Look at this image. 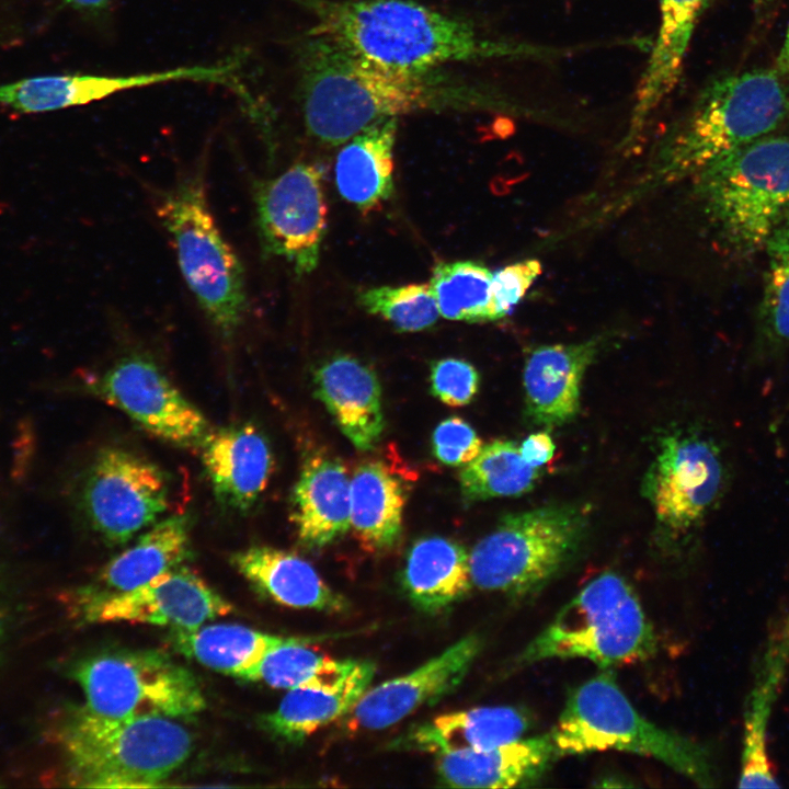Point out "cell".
<instances>
[{
	"mask_svg": "<svg viewBox=\"0 0 789 789\" xmlns=\"http://www.w3.org/2000/svg\"><path fill=\"white\" fill-rule=\"evenodd\" d=\"M297 61L305 125L310 136L330 146L345 144L380 121L464 96L430 72L382 65L327 35L308 34L298 45Z\"/></svg>",
	"mask_w": 789,
	"mask_h": 789,
	"instance_id": "1",
	"label": "cell"
},
{
	"mask_svg": "<svg viewBox=\"0 0 789 789\" xmlns=\"http://www.w3.org/2000/svg\"><path fill=\"white\" fill-rule=\"evenodd\" d=\"M327 35L382 65L430 72L443 65L546 57L553 49L483 36L467 22L412 0H297Z\"/></svg>",
	"mask_w": 789,
	"mask_h": 789,
	"instance_id": "2",
	"label": "cell"
},
{
	"mask_svg": "<svg viewBox=\"0 0 789 789\" xmlns=\"http://www.w3.org/2000/svg\"><path fill=\"white\" fill-rule=\"evenodd\" d=\"M658 638L637 592L615 572L585 584L514 659V668L584 659L602 670L645 660Z\"/></svg>",
	"mask_w": 789,
	"mask_h": 789,
	"instance_id": "3",
	"label": "cell"
},
{
	"mask_svg": "<svg viewBox=\"0 0 789 789\" xmlns=\"http://www.w3.org/2000/svg\"><path fill=\"white\" fill-rule=\"evenodd\" d=\"M776 69H753L712 80L662 148L666 175L699 173L723 156L774 133L789 114Z\"/></svg>",
	"mask_w": 789,
	"mask_h": 789,
	"instance_id": "4",
	"label": "cell"
},
{
	"mask_svg": "<svg viewBox=\"0 0 789 789\" xmlns=\"http://www.w3.org/2000/svg\"><path fill=\"white\" fill-rule=\"evenodd\" d=\"M62 743L77 785L94 788L158 787L190 756L191 733L173 718L113 719L79 708Z\"/></svg>",
	"mask_w": 789,
	"mask_h": 789,
	"instance_id": "5",
	"label": "cell"
},
{
	"mask_svg": "<svg viewBox=\"0 0 789 789\" xmlns=\"http://www.w3.org/2000/svg\"><path fill=\"white\" fill-rule=\"evenodd\" d=\"M549 733L559 757L614 750L656 759L702 786L710 781L702 747L642 717L610 668L571 690Z\"/></svg>",
	"mask_w": 789,
	"mask_h": 789,
	"instance_id": "6",
	"label": "cell"
},
{
	"mask_svg": "<svg viewBox=\"0 0 789 789\" xmlns=\"http://www.w3.org/2000/svg\"><path fill=\"white\" fill-rule=\"evenodd\" d=\"M698 174L707 214L741 254L763 250L789 217V134H768Z\"/></svg>",
	"mask_w": 789,
	"mask_h": 789,
	"instance_id": "7",
	"label": "cell"
},
{
	"mask_svg": "<svg viewBox=\"0 0 789 789\" xmlns=\"http://www.w3.org/2000/svg\"><path fill=\"white\" fill-rule=\"evenodd\" d=\"M587 516L557 504L503 516L469 552L472 587L515 599L540 593L579 552Z\"/></svg>",
	"mask_w": 789,
	"mask_h": 789,
	"instance_id": "8",
	"label": "cell"
},
{
	"mask_svg": "<svg viewBox=\"0 0 789 789\" xmlns=\"http://www.w3.org/2000/svg\"><path fill=\"white\" fill-rule=\"evenodd\" d=\"M156 210L188 289L219 335L231 339L248 308L244 270L213 216L203 173L162 193Z\"/></svg>",
	"mask_w": 789,
	"mask_h": 789,
	"instance_id": "9",
	"label": "cell"
},
{
	"mask_svg": "<svg viewBox=\"0 0 789 789\" xmlns=\"http://www.w3.org/2000/svg\"><path fill=\"white\" fill-rule=\"evenodd\" d=\"M89 712L113 719L185 718L205 707L194 675L152 650H118L90 656L73 673Z\"/></svg>",
	"mask_w": 789,
	"mask_h": 789,
	"instance_id": "10",
	"label": "cell"
},
{
	"mask_svg": "<svg viewBox=\"0 0 789 789\" xmlns=\"http://www.w3.org/2000/svg\"><path fill=\"white\" fill-rule=\"evenodd\" d=\"M728 482L720 446L699 432L675 431L660 439L642 482L656 519L659 546L675 550L701 525Z\"/></svg>",
	"mask_w": 789,
	"mask_h": 789,
	"instance_id": "11",
	"label": "cell"
},
{
	"mask_svg": "<svg viewBox=\"0 0 789 789\" xmlns=\"http://www.w3.org/2000/svg\"><path fill=\"white\" fill-rule=\"evenodd\" d=\"M255 224L263 253L283 258L298 276L318 265L328 225L321 169L298 162L253 184Z\"/></svg>",
	"mask_w": 789,
	"mask_h": 789,
	"instance_id": "12",
	"label": "cell"
},
{
	"mask_svg": "<svg viewBox=\"0 0 789 789\" xmlns=\"http://www.w3.org/2000/svg\"><path fill=\"white\" fill-rule=\"evenodd\" d=\"M165 472L148 459L118 447H105L88 469L82 508L106 541L124 544L157 522L169 506Z\"/></svg>",
	"mask_w": 789,
	"mask_h": 789,
	"instance_id": "13",
	"label": "cell"
},
{
	"mask_svg": "<svg viewBox=\"0 0 789 789\" xmlns=\"http://www.w3.org/2000/svg\"><path fill=\"white\" fill-rule=\"evenodd\" d=\"M85 386L147 432L174 445L199 447L210 432L204 414L146 355L122 357Z\"/></svg>",
	"mask_w": 789,
	"mask_h": 789,
	"instance_id": "14",
	"label": "cell"
},
{
	"mask_svg": "<svg viewBox=\"0 0 789 789\" xmlns=\"http://www.w3.org/2000/svg\"><path fill=\"white\" fill-rule=\"evenodd\" d=\"M87 621H128L188 631L225 616L232 605L187 568L176 567L134 590L76 602Z\"/></svg>",
	"mask_w": 789,
	"mask_h": 789,
	"instance_id": "15",
	"label": "cell"
},
{
	"mask_svg": "<svg viewBox=\"0 0 789 789\" xmlns=\"http://www.w3.org/2000/svg\"><path fill=\"white\" fill-rule=\"evenodd\" d=\"M482 649L478 634H468L410 673L369 687L342 718L348 732L381 730L420 707L453 693Z\"/></svg>",
	"mask_w": 789,
	"mask_h": 789,
	"instance_id": "16",
	"label": "cell"
},
{
	"mask_svg": "<svg viewBox=\"0 0 789 789\" xmlns=\"http://www.w3.org/2000/svg\"><path fill=\"white\" fill-rule=\"evenodd\" d=\"M604 336L534 348L525 362V412L535 425L556 427L575 418L584 375L598 355Z\"/></svg>",
	"mask_w": 789,
	"mask_h": 789,
	"instance_id": "17",
	"label": "cell"
},
{
	"mask_svg": "<svg viewBox=\"0 0 789 789\" xmlns=\"http://www.w3.org/2000/svg\"><path fill=\"white\" fill-rule=\"evenodd\" d=\"M202 460L215 496L224 506L249 511L264 492L274 468L270 442L253 424L210 430Z\"/></svg>",
	"mask_w": 789,
	"mask_h": 789,
	"instance_id": "18",
	"label": "cell"
},
{
	"mask_svg": "<svg viewBox=\"0 0 789 789\" xmlns=\"http://www.w3.org/2000/svg\"><path fill=\"white\" fill-rule=\"evenodd\" d=\"M312 380L316 397L343 435L358 450L373 449L385 428L381 387L374 369L356 357L339 354L321 362Z\"/></svg>",
	"mask_w": 789,
	"mask_h": 789,
	"instance_id": "19",
	"label": "cell"
},
{
	"mask_svg": "<svg viewBox=\"0 0 789 789\" xmlns=\"http://www.w3.org/2000/svg\"><path fill=\"white\" fill-rule=\"evenodd\" d=\"M558 758L548 732L491 748L436 755V773L439 782L451 788L525 787Z\"/></svg>",
	"mask_w": 789,
	"mask_h": 789,
	"instance_id": "20",
	"label": "cell"
},
{
	"mask_svg": "<svg viewBox=\"0 0 789 789\" xmlns=\"http://www.w3.org/2000/svg\"><path fill=\"white\" fill-rule=\"evenodd\" d=\"M531 718L513 706L476 707L439 714L420 723L389 746L439 755L460 751H480L523 739Z\"/></svg>",
	"mask_w": 789,
	"mask_h": 789,
	"instance_id": "21",
	"label": "cell"
},
{
	"mask_svg": "<svg viewBox=\"0 0 789 789\" xmlns=\"http://www.w3.org/2000/svg\"><path fill=\"white\" fill-rule=\"evenodd\" d=\"M375 665L357 661L347 672L289 689L277 708L262 718L273 736L298 743L347 714L374 678Z\"/></svg>",
	"mask_w": 789,
	"mask_h": 789,
	"instance_id": "22",
	"label": "cell"
},
{
	"mask_svg": "<svg viewBox=\"0 0 789 789\" xmlns=\"http://www.w3.org/2000/svg\"><path fill=\"white\" fill-rule=\"evenodd\" d=\"M351 479L344 464L332 456L306 460L291 495V519L307 548H322L350 528Z\"/></svg>",
	"mask_w": 789,
	"mask_h": 789,
	"instance_id": "23",
	"label": "cell"
},
{
	"mask_svg": "<svg viewBox=\"0 0 789 789\" xmlns=\"http://www.w3.org/2000/svg\"><path fill=\"white\" fill-rule=\"evenodd\" d=\"M236 569L262 595L297 609L343 613L344 596L332 590L300 557L267 546H252L231 557Z\"/></svg>",
	"mask_w": 789,
	"mask_h": 789,
	"instance_id": "24",
	"label": "cell"
},
{
	"mask_svg": "<svg viewBox=\"0 0 789 789\" xmlns=\"http://www.w3.org/2000/svg\"><path fill=\"white\" fill-rule=\"evenodd\" d=\"M709 0H659L660 25L636 91L628 139L674 90L682 75L694 30Z\"/></svg>",
	"mask_w": 789,
	"mask_h": 789,
	"instance_id": "25",
	"label": "cell"
},
{
	"mask_svg": "<svg viewBox=\"0 0 789 789\" xmlns=\"http://www.w3.org/2000/svg\"><path fill=\"white\" fill-rule=\"evenodd\" d=\"M190 517L173 515L156 523L136 542L110 560L98 583L82 588L76 602L95 599L139 587L179 567L190 553Z\"/></svg>",
	"mask_w": 789,
	"mask_h": 789,
	"instance_id": "26",
	"label": "cell"
},
{
	"mask_svg": "<svg viewBox=\"0 0 789 789\" xmlns=\"http://www.w3.org/2000/svg\"><path fill=\"white\" fill-rule=\"evenodd\" d=\"M401 585L420 611L436 614L462 599L472 588L469 552L459 542L426 536L409 548Z\"/></svg>",
	"mask_w": 789,
	"mask_h": 789,
	"instance_id": "27",
	"label": "cell"
},
{
	"mask_svg": "<svg viewBox=\"0 0 789 789\" xmlns=\"http://www.w3.org/2000/svg\"><path fill=\"white\" fill-rule=\"evenodd\" d=\"M398 117L380 121L347 140L335 160L340 195L363 214L386 202L393 192V149Z\"/></svg>",
	"mask_w": 789,
	"mask_h": 789,
	"instance_id": "28",
	"label": "cell"
},
{
	"mask_svg": "<svg viewBox=\"0 0 789 789\" xmlns=\"http://www.w3.org/2000/svg\"><path fill=\"white\" fill-rule=\"evenodd\" d=\"M405 500L404 483L388 464L371 459L356 466L351 478L350 527L366 550L386 551L398 544Z\"/></svg>",
	"mask_w": 789,
	"mask_h": 789,
	"instance_id": "29",
	"label": "cell"
},
{
	"mask_svg": "<svg viewBox=\"0 0 789 789\" xmlns=\"http://www.w3.org/2000/svg\"><path fill=\"white\" fill-rule=\"evenodd\" d=\"M156 82L153 72L127 76L81 72L33 76L0 83V104L25 114L46 113L90 104Z\"/></svg>",
	"mask_w": 789,
	"mask_h": 789,
	"instance_id": "30",
	"label": "cell"
},
{
	"mask_svg": "<svg viewBox=\"0 0 789 789\" xmlns=\"http://www.w3.org/2000/svg\"><path fill=\"white\" fill-rule=\"evenodd\" d=\"M287 637H278L233 624L201 626L174 631L178 651L202 665L245 679L266 652Z\"/></svg>",
	"mask_w": 789,
	"mask_h": 789,
	"instance_id": "31",
	"label": "cell"
},
{
	"mask_svg": "<svg viewBox=\"0 0 789 789\" xmlns=\"http://www.w3.org/2000/svg\"><path fill=\"white\" fill-rule=\"evenodd\" d=\"M539 474V468L524 461L515 443L495 439L464 465L458 479L465 503H474L522 495L535 487Z\"/></svg>",
	"mask_w": 789,
	"mask_h": 789,
	"instance_id": "32",
	"label": "cell"
},
{
	"mask_svg": "<svg viewBox=\"0 0 789 789\" xmlns=\"http://www.w3.org/2000/svg\"><path fill=\"white\" fill-rule=\"evenodd\" d=\"M757 317V354L770 357L789 347V217L769 237Z\"/></svg>",
	"mask_w": 789,
	"mask_h": 789,
	"instance_id": "33",
	"label": "cell"
},
{
	"mask_svg": "<svg viewBox=\"0 0 789 789\" xmlns=\"http://www.w3.org/2000/svg\"><path fill=\"white\" fill-rule=\"evenodd\" d=\"M491 281L490 270L478 262L436 264L430 286L439 315L448 320L466 322L495 320Z\"/></svg>",
	"mask_w": 789,
	"mask_h": 789,
	"instance_id": "34",
	"label": "cell"
},
{
	"mask_svg": "<svg viewBox=\"0 0 789 789\" xmlns=\"http://www.w3.org/2000/svg\"><path fill=\"white\" fill-rule=\"evenodd\" d=\"M313 639L287 637L270 649L247 681H260L274 688L291 689L317 679L350 671L357 661L335 660L308 648Z\"/></svg>",
	"mask_w": 789,
	"mask_h": 789,
	"instance_id": "35",
	"label": "cell"
},
{
	"mask_svg": "<svg viewBox=\"0 0 789 789\" xmlns=\"http://www.w3.org/2000/svg\"><path fill=\"white\" fill-rule=\"evenodd\" d=\"M357 300L367 312L402 332L426 330L441 316L430 283L367 288L358 293Z\"/></svg>",
	"mask_w": 789,
	"mask_h": 789,
	"instance_id": "36",
	"label": "cell"
},
{
	"mask_svg": "<svg viewBox=\"0 0 789 789\" xmlns=\"http://www.w3.org/2000/svg\"><path fill=\"white\" fill-rule=\"evenodd\" d=\"M479 385L478 370L465 359L447 357L431 364V393L446 405L458 408L469 404Z\"/></svg>",
	"mask_w": 789,
	"mask_h": 789,
	"instance_id": "37",
	"label": "cell"
},
{
	"mask_svg": "<svg viewBox=\"0 0 789 789\" xmlns=\"http://www.w3.org/2000/svg\"><path fill=\"white\" fill-rule=\"evenodd\" d=\"M482 446L476 430L459 416L443 420L432 434V451L438 461L447 466L468 464Z\"/></svg>",
	"mask_w": 789,
	"mask_h": 789,
	"instance_id": "38",
	"label": "cell"
},
{
	"mask_svg": "<svg viewBox=\"0 0 789 789\" xmlns=\"http://www.w3.org/2000/svg\"><path fill=\"white\" fill-rule=\"evenodd\" d=\"M541 272L540 261L527 259L492 273L491 289L495 320L512 311Z\"/></svg>",
	"mask_w": 789,
	"mask_h": 789,
	"instance_id": "39",
	"label": "cell"
},
{
	"mask_svg": "<svg viewBox=\"0 0 789 789\" xmlns=\"http://www.w3.org/2000/svg\"><path fill=\"white\" fill-rule=\"evenodd\" d=\"M554 443L547 432H537L527 436L518 446L524 461L531 467L539 468L551 460L554 454Z\"/></svg>",
	"mask_w": 789,
	"mask_h": 789,
	"instance_id": "40",
	"label": "cell"
},
{
	"mask_svg": "<svg viewBox=\"0 0 789 789\" xmlns=\"http://www.w3.org/2000/svg\"><path fill=\"white\" fill-rule=\"evenodd\" d=\"M75 11L91 18L102 16L108 9L111 0H62Z\"/></svg>",
	"mask_w": 789,
	"mask_h": 789,
	"instance_id": "41",
	"label": "cell"
},
{
	"mask_svg": "<svg viewBox=\"0 0 789 789\" xmlns=\"http://www.w3.org/2000/svg\"><path fill=\"white\" fill-rule=\"evenodd\" d=\"M775 69L780 76L789 75V23Z\"/></svg>",
	"mask_w": 789,
	"mask_h": 789,
	"instance_id": "42",
	"label": "cell"
},
{
	"mask_svg": "<svg viewBox=\"0 0 789 789\" xmlns=\"http://www.w3.org/2000/svg\"><path fill=\"white\" fill-rule=\"evenodd\" d=\"M2 631H3V621H2V616H1V613H0V639H1V636H2Z\"/></svg>",
	"mask_w": 789,
	"mask_h": 789,
	"instance_id": "43",
	"label": "cell"
},
{
	"mask_svg": "<svg viewBox=\"0 0 789 789\" xmlns=\"http://www.w3.org/2000/svg\"><path fill=\"white\" fill-rule=\"evenodd\" d=\"M757 1H764V0H757Z\"/></svg>",
	"mask_w": 789,
	"mask_h": 789,
	"instance_id": "44",
	"label": "cell"
}]
</instances>
